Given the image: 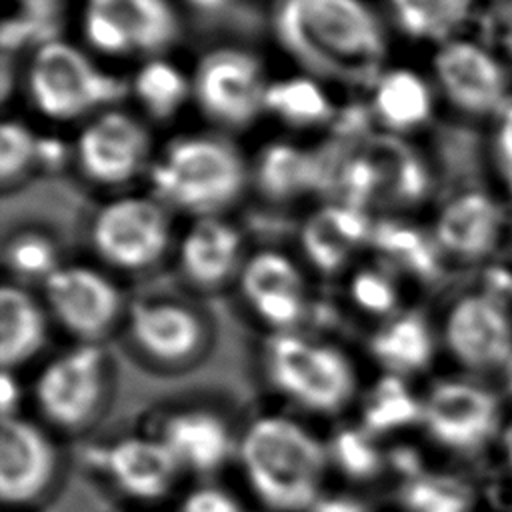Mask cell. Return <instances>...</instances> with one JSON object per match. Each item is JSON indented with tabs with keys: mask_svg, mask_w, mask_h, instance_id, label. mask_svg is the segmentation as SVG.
I'll return each instance as SVG.
<instances>
[{
	"mask_svg": "<svg viewBox=\"0 0 512 512\" xmlns=\"http://www.w3.org/2000/svg\"><path fill=\"white\" fill-rule=\"evenodd\" d=\"M148 176L156 196L178 208L210 214L240 194L246 170L228 142L212 136H186L170 142L150 166Z\"/></svg>",
	"mask_w": 512,
	"mask_h": 512,
	"instance_id": "277c9868",
	"label": "cell"
},
{
	"mask_svg": "<svg viewBox=\"0 0 512 512\" xmlns=\"http://www.w3.org/2000/svg\"><path fill=\"white\" fill-rule=\"evenodd\" d=\"M240 258V234L234 226L214 216L200 218L180 242L184 274L202 288L222 284Z\"/></svg>",
	"mask_w": 512,
	"mask_h": 512,
	"instance_id": "ffe728a7",
	"label": "cell"
},
{
	"mask_svg": "<svg viewBox=\"0 0 512 512\" xmlns=\"http://www.w3.org/2000/svg\"><path fill=\"white\" fill-rule=\"evenodd\" d=\"M38 160V138L18 120H6L0 126V176L12 180Z\"/></svg>",
	"mask_w": 512,
	"mask_h": 512,
	"instance_id": "e575fe53",
	"label": "cell"
},
{
	"mask_svg": "<svg viewBox=\"0 0 512 512\" xmlns=\"http://www.w3.org/2000/svg\"><path fill=\"white\" fill-rule=\"evenodd\" d=\"M372 106L388 130H412L426 124L434 110L430 84L414 70L394 68L374 82Z\"/></svg>",
	"mask_w": 512,
	"mask_h": 512,
	"instance_id": "cb8c5ba5",
	"label": "cell"
},
{
	"mask_svg": "<svg viewBox=\"0 0 512 512\" xmlns=\"http://www.w3.org/2000/svg\"><path fill=\"white\" fill-rule=\"evenodd\" d=\"M60 452L46 428L22 414L2 418L0 498L6 508L42 500L58 480Z\"/></svg>",
	"mask_w": 512,
	"mask_h": 512,
	"instance_id": "30bf717a",
	"label": "cell"
},
{
	"mask_svg": "<svg viewBox=\"0 0 512 512\" xmlns=\"http://www.w3.org/2000/svg\"><path fill=\"white\" fill-rule=\"evenodd\" d=\"M372 244L386 258L400 262L412 272L426 274L434 270V250L432 242H428L416 228L400 224V222H378L372 228L370 236Z\"/></svg>",
	"mask_w": 512,
	"mask_h": 512,
	"instance_id": "d6a6232c",
	"label": "cell"
},
{
	"mask_svg": "<svg viewBox=\"0 0 512 512\" xmlns=\"http://www.w3.org/2000/svg\"><path fill=\"white\" fill-rule=\"evenodd\" d=\"M328 456L330 464L354 482L376 480L388 466V454L360 424L336 430L328 442Z\"/></svg>",
	"mask_w": 512,
	"mask_h": 512,
	"instance_id": "f546056e",
	"label": "cell"
},
{
	"mask_svg": "<svg viewBox=\"0 0 512 512\" xmlns=\"http://www.w3.org/2000/svg\"><path fill=\"white\" fill-rule=\"evenodd\" d=\"M8 266L22 276H50L56 266L54 244L40 234L28 232L14 236L6 248Z\"/></svg>",
	"mask_w": 512,
	"mask_h": 512,
	"instance_id": "836d02e7",
	"label": "cell"
},
{
	"mask_svg": "<svg viewBox=\"0 0 512 512\" xmlns=\"http://www.w3.org/2000/svg\"><path fill=\"white\" fill-rule=\"evenodd\" d=\"M188 2L200 10H214V8L222 6L226 0H188Z\"/></svg>",
	"mask_w": 512,
	"mask_h": 512,
	"instance_id": "7bdbcfd3",
	"label": "cell"
},
{
	"mask_svg": "<svg viewBox=\"0 0 512 512\" xmlns=\"http://www.w3.org/2000/svg\"><path fill=\"white\" fill-rule=\"evenodd\" d=\"M502 226V208L492 196L476 190L462 192L440 210L434 240L450 256L476 260L496 248Z\"/></svg>",
	"mask_w": 512,
	"mask_h": 512,
	"instance_id": "ac0fdd59",
	"label": "cell"
},
{
	"mask_svg": "<svg viewBox=\"0 0 512 512\" xmlns=\"http://www.w3.org/2000/svg\"><path fill=\"white\" fill-rule=\"evenodd\" d=\"M494 160L502 182L512 192V100L496 116L494 130Z\"/></svg>",
	"mask_w": 512,
	"mask_h": 512,
	"instance_id": "74e56055",
	"label": "cell"
},
{
	"mask_svg": "<svg viewBox=\"0 0 512 512\" xmlns=\"http://www.w3.org/2000/svg\"><path fill=\"white\" fill-rule=\"evenodd\" d=\"M420 426L438 448L476 456L502 436V398L470 378H440L422 396Z\"/></svg>",
	"mask_w": 512,
	"mask_h": 512,
	"instance_id": "8992f818",
	"label": "cell"
},
{
	"mask_svg": "<svg viewBox=\"0 0 512 512\" xmlns=\"http://www.w3.org/2000/svg\"><path fill=\"white\" fill-rule=\"evenodd\" d=\"M128 328L136 348L160 366L178 368L192 362L206 342L200 316L190 306L172 300L134 304Z\"/></svg>",
	"mask_w": 512,
	"mask_h": 512,
	"instance_id": "2e32d148",
	"label": "cell"
},
{
	"mask_svg": "<svg viewBox=\"0 0 512 512\" xmlns=\"http://www.w3.org/2000/svg\"><path fill=\"white\" fill-rule=\"evenodd\" d=\"M372 224L364 208L332 204L320 208L302 228V250L322 272L340 270L350 254L372 236Z\"/></svg>",
	"mask_w": 512,
	"mask_h": 512,
	"instance_id": "d6986e66",
	"label": "cell"
},
{
	"mask_svg": "<svg viewBox=\"0 0 512 512\" xmlns=\"http://www.w3.org/2000/svg\"><path fill=\"white\" fill-rule=\"evenodd\" d=\"M502 444H504V454H506V462L512 468V424L508 428L502 430Z\"/></svg>",
	"mask_w": 512,
	"mask_h": 512,
	"instance_id": "b9f144b4",
	"label": "cell"
},
{
	"mask_svg": "<svg viewBox=\"0 0 512 512\" xmlns=\"http://www.w3.org/2000/svg\"><path fill=\"white\" fill-rule=\"evenodd\" d=\"M170 220L164 208L142 196L108 202L92 224V244L102 260L122 270L154 264L168 248Z\"/></svg>",
	"mask_w": 512,
	"mask_h": 512,
	"instance_id": "9c48e42d",
	"label": "cell"
},
{
	"mask_svg": "<svg viewBox=\"0 0 512 512\" xmlns=\"http://www.w3.org/2000/svg\"><path fill=\"white\" fill-rule=\"evenodd\" d=\"M264 374L294 406L330 416L344 410L356 394L352 360L334 344L296 332H274L264 348Z\"/></svg>",
	"mask_w": 512,
	"mask_h": 512,
	"instance_id": "3957f363",
	"label": "cell"
},
{
	"mask_svg": "<svg viewBox=\"0 0 512 512\" xmlns=\"http://www.w3.org/2000/svg\"><path fill=\"white\" fill-rule=\"evenodd\" d=\"M28 90L34 106L44 116L70 120L118 100L124 84L96 68L76 46L50 40L32 56Z\"/></svg>",
	"mask_w": 512,
	"mask_h": 512,
	"instance_id": "52a82bcc",
	"label": "cell"
},
{
	"mask_svg": "<svg viewBox=\"0 0 512 512\" xmlns=\"http://www.w3.org/2000/svg\"><path fill=\"white\" fill-rule=\"evenodd\" d=\"M274 26L284 50L310 72L348 84L378 78L384 34L362 0H282Z\"/></svg>",
	"mask_w": 512,
	"mask_h": 512,
	"instance_id": "6da1fadb",
	"label": "cell"
},
{
	"mask_svg": "<svg viewBox=\"0 0 512 512\" xmlns=\"http://www.w3.org/2000/svg\"><path fill=\"white\" fill-rule=\"evenodd\" d=\"M178 512H244V506L226 488L196 486L186 492Z\"/></svg>",
	"mask_w": 512,
	"mask_h": 512,
	"instance_id": "8d00e7d4",
	"label": "cell"
},
{
	"mask_svg": "<svg viewBox=\"0 0 512 512\" xmlns=\"http://www.w3.org/2000/svg\"><path fill=\"white\" fill-rule=\"evenodd\" d=\"M506 386H508V392H510V396H512V366H510L508 372H506Z\"/></svg>",
	"mask_w": 512,
	"mask_h": 512,
	"instance_id": "ee69618b",
	"label": "cell"
},
{
	"mask_svg": "<svg viewBox=\"0 0 512 512\" xmlns=\"http://www.w3.org/2000/svg\"><path fill=\"white\" fill-rule=\"evenodd\" d=\"M264 110L296 128L324 124L334 114L328 94L308 76H290L270 82L264 94Z\"/></svg>",
	"mask_w": 512,
	"mask_h": 512,
	"instance_id": "4316f807",
	"label": "cell"
},
{
	"mask_svg": "<svg viewBox=\"0 0 512 512\" xmlns=\"http://www.w3.org/2000/svg\"><path fill=\"white\" fill-rule=\"evenodd\" d=\"M86 462L100 472L122 496L154 502L170 494L180 474V464L154 434L122 436L86 450Z\"/></svg>",
	"mask_w": 512,
	"mask_h": 512,
	"instance_id": "7c38bea8",
	"label": "cell"
},
{
	"mask_svg": "<svg viewBox=\"0 0 512 512\" xmlns=\"http://www.w3.org/2000/svg\"><path fill=\"white\" fill-rule=\"evenodd\" d=\"M422 398H418L404 376L382 374L366 392L360 406V426L374 438L420 424Z\"/></svg>",
	"mask_w": 512,
	"mask_h": 512,
	"instance_id": "d4e9b609",
	"label": "cell"
},
{
	"mask_svg": "<svg viewBox=\"0 0 512 512\" xmlns=\"http://www.w3.org/2000/svg\"><path fill=\"white\" fill-rule=\"evenodd\" d=\"M48 324L42 306L20 286L0 290V362L14 370L32 360L46 344Z\"/></svg>",
	"mask_w": 512,
	"mask_h": 512,
	"instance_id": "7402d4cb",
	"label": "cell"
},
{
	"mask_svg": "<svg viewBox=\"0 0 512 512\" xmlns=\"http://www.w3.org/2000/svg\"><path fill=\"white\" fill-rule=\"evenodd\" d=\"M86 10L110 20L130 50H162L178 32L176 12L168 0H88Z\"/></svg>",
	"mask_w": 512,
	"mask_h": 512,
	"instance_id": "44dd1931",
	"label": "cell"
},
{
	"mask_svg": "<svg viewBox=\"0 0 512 512\" xmlns=\"http://www.w3.org/2000/svg\"><path fill=\"white\" fill-rule=\"evenodd\" d=\"M134 94L154 118L172 116L190 92L188 78L166 60L146 62L132 80Z\"/></svg>",
	"mask_w": 512,
	"mask_h": 512,
	"instance_id": "1f68e13d",
	"label": "cell"
},
{
	"mask_svg": "<svg viewBox=\"0 0 512 512\" xmlns=\"http://www.w3.org/2000/svg\"><path fill=\"white\" fill-rule=\"evenodd\" d=\"M258 186L272 198L300 194L320 178L318 162L308 152L292 144H270L258 160Z\"/></svg>",
	"mask_w": 512,
	"mask_h": 512,
	"instance_id": "83f0119b",
	"label": "cell"
},
{
	"mask_svg": "<svg viewBox=\"0 0 512 512\" xmlns=\"http://www.w3.org/2000/svg\"><path fill=\"white\" fill-rule=\"evenodd\" d=\"M368 348L386 372L408 376L430 366L434 358V334L420 314L408 312L384 322L372 334Z\"/></svg>",
	"mask_w": 512,
	"mask_h": 512,
	"instance_id": "603a6c76",
	"label": "cell"
},
{
	"mask_svg": "<svg viewBox=\"0 0 512 512\" xmlns=\"http://www.w3.org/2000/svg\"><path fill=\"white\" fill-rule=\"evenodd\" d=\"M148 144V134L136 118L120 110H106L78 136V164L98 184H124L142 170Z\"/></svg>",
	"mask_w": 512,
	"mask_h": 512,
	"instance_id": "9a60e30c",
	"label": "cell"
},
{
	"mask_svg": "<svg viewBox=\"0 0 512 512\" xmlns=\"http://www.w3.org/2000/svg\"><path fill=\"white\" fill-rule=\"evenodd\" d=\"M472 4L474 0H388L404 34L438 44L454 38L468 20Z\"/></svg>",
	"mask_w": 512,
	"mask_h": 512,
	"instance_id": "484cf974",
	"label": "cell"
},
{
	"mask_svg": "<svg viewBox=\"0 0 512 512\" xmlns=\"http://www.w3.org/2000/svg\"><path fill=\"white\" fill-rule=\"evenodd\" d=\"M22 402V384L16 378L14 370H4L0 374V408L2 418H10L18 414Z\"/></svg>",
	"mask_w": 512,
	"mask_h": 512,
	"instance_id": "ab89813d",
	"label": "cell"
},
{
	"mask_svg": "<svg viewBox=\"0 0 512 512\" xmlns=\"http://www.w3.org/2000/svg\"><path fill=\"white\" fill-rule=\"evenodd\" d=\"M432 66L438 88L462 112L498 116L510 102L508 74L480 42L450 38L438 46Z\"/></svg>",
	"mask_w": 512,
	"mask_h": 512,
	"instance_id": "8fae6325",
	"label": "cell"
},
{
	"mask_svg": "<svg viewBox=\"0 0 512 512\" xmlns=\"http://www.w3.org/2000/svg\"><path fill=\"white\" fill-rule=\"evenodd\" d=\"M44 296L58 324L82 342L102 338L122 312L118 288L86 266H58L44 278Z\"/></svg>",
	"mask_w": 512,
	"mask_h": 512,
	"instance_id": "5bb4252c",
	"label": "cell"
},
{
	"mask_svg": "<svg viewBox=\"0 0 512 512\" xmlns=\"http://www.w3.org/2000/svg\"><path fill=\"white\" fill-rule=\"evenodd\" d=\"M154 436L166 444L182 470L194 474L218 472L238 448L226 418L204 406L166 414Z\"/></svg>",
	"mask_w": 512,
	"mask_h": 512,
	"instance_id": "e0dca14e",
	"label": "cell"
},
{
	"mask_svg": "<svg viewBox=\"0 0 512 512\" xmlns=\"http://www.w3.org/2000/svg\"><path fill=\"white\" fill-rule=\"evenodd\" d=\"M236 454L250 492L270 512H306L322 494L328 444L292 416L250 420Z\"/></svg>",
	"mask_w": 512,
	"mask_h": 512,
	"instance_id": "7a4b0ae2",
	"label": "cell"
},
{
	"mask_svg": "<svg viewBox=\"0 0 512 512\" xmlns=\"http://www.w3.org/2000/svg\"><path fill=\"white\" fill-rule=\"evenodd\" d=\"M350 296L360 310L372 316H388L398 302V292L390 278L372 268H364L354 274L350 282Z\"/></svg>",
	"mask_w": 512,
	"mask_h": 512,
	"instance_id": "d590c367",
	"label": "cell"
},
{
	"mask_svg": "<svg viewBox=\"0 0 512 512\" xmlns=\"http://www.w3.org/2000/svg\"><path fill=\"white\" fill-rule=\"evenodd\" d=\"M108 388L104 350L96 342H80L42 366L32 398L44 424L62 432H80L102 414Z\"/></svg>",
	"mask_w": 512,
	"mask_h": 512,
	"instance_id": "5b68a950",
	"label": "cell"
},
{
	"mask_svg": "<svg viewBox=\"0 0 512 512\" xmlns=\"http://www.w3.org/2000/svg\"><path fill=\"white\" fill-rule=\"evenodd\" d=\"M266 88L260 62L252 54L234 48L206 54L192 82L204 114L228 126L248 124L264 110Z\"/></svg>",
	"mask_w": 512,
	"mask_h": 512,
	"instance_id": "4fadbf2b",
	"label": "cell"
},
{
	"mask_svg": "<svg viewBox=\"0 0 512 512\" xmlns=\"http://www.w3.org/2000/svg\"><path fill=\"white\" fill-rule=\"evenodd\" d=\"M64 158V148L56 140H38V160L52 164Z\"/></svg>",
	"mask_w": 512,
	"mask_h": 512,
	"instance_id": "60d3db41",
	"label": "cell"
},
{
	"mask_svg": "<svg viewBox=\"0 0 512 512\" xmlns=\"http://www.w3.org/2000/svg\"><path fill=\"white\" fill-rule=\"evenodd\" d=\"M398 500L406 512H474L476 494L452 474L420 472L402 482Z\"/></svg>",
	"mask_w": 512,
	"mask_h": 512,
	"instance_id": "f1b7e54d",
	"label": "cell"
},
{
	"mask_svg": "<svg viewBox=\"0 0 512 512\" xmlns=\"http://www.w3.org/2000/svg\"><path fill=\"white\" fill-rule=\"evenodd\" d=\"M442 340L448 354L472 374L508 372L512 366V316L492 294L460 296L446 312Z\"/></svg>",
	"mask_w": 512,
	"mask_h": 512,
	"instance_id": "ba28073f",
	"label": "cell"
},
{
	"mask_svg": "<svg viewBox=\"0 0 512 512\" xmlns=\"http://www.w3.org/2000/svg\"><path fill=\"white\" fill-rule=\"evenodd\" d=\"M240 286L252 304L280 294H304V280L298 266L280 252L254 254L240 272Z\"/></svg>",
	"mask_w": 512,
	"mask_h": 512,
	"instance_id": "4dcf8cb0",
	"label": "cell"
},
{
	"mask_svg": "<svg viewBox=\"0 0 512 512\" xmlns=\"http://www.w3.org/2000/svg\"><path fill=\"white\" fill-rule=\"evenodd\" d=\"M306 512H370V506L354 494H320Z\"/></svg>",
	"mask_w": 512,
	"mask_h": 512,
	"instance_id": "f35d334b",
	"label": "cell"
}]
</instances>
